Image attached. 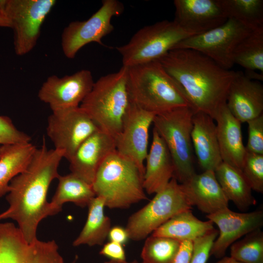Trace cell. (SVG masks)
Here are the masks:
<instances>
[{
	"label": "cell",
	"mask_w": 263,
	"mask_h": 263,
	"mask_svg": "<svg viewBox=\"0 0 263 263\" xmlns=\"http://www.w3.org/2000/svg\"><path fill=\"white\" fill-rule=\"evenodd\" d=\"M63 158L62 151L49 150L44 139L25 169L10 183L6 196L9 207L0 213V222L7 219L16 222L29 243L38 239L40 222L52 216L47 195L51 182L59 175L58 169Z\"/></svg>",
	"instance_id": "obj_1"
},
{
	"label": "cell",
	"mask_w": 263,
	"mask_h": 263,
	"mask_svg": "<svg viewBox=\"0 0 263 263\" xmlns=\"http://www.w3.org/2000/svg\"><path fill=\"white\" fill-rule=\"evenodd\" d=\"M158 61L180 85L194 112L213 118L226 103L237 72L225 69L204 55L188 49H172Z\"/></svg>",
	"instance_id": "obj_2"
},
{
	"label": "cell",
	"mask_w": 263,
	"mask_h": 263,
	"mask_svg": "<svg viewBox=\"0 0 263 263\" xmlns=\"http://www.w3.org/2000/svg\"><path fill=\"white\" fill-rule=\"evenodd\" d=\"M127 68L130 100L140 108L157 115L178 108H191L180 85L158 60Z\"/></svg>",
	"instance_id": "obj_3"
},
{
	"label": "cell",
	"mask_w": 263,
	"mask_h": 263,
	"mask_svg": "<svg viewBox=\"0 0 263 263\" xmlns=\"http://www.w3.org/2000/svg\"><path fill=\"white\" fill-rule=\"evenodd\" d=\"M128 68L100 77L79 107L99 130L115 139L120 133L131 101L128 91Z\"/></svg>",
	"instance_id": "obj_4"
},
{
	"label": "cell",
	"mask_w": 263,
	"mask_h": 263,
	"mask_svg": "<svg viewBox=\"0 0 263 263\" xmlns=\"http://www.w3.org/2000/svg\"><path fill=\"white\" fill-rule=\"evenodd\" d=\"M143 175L134 163L115 150L100 166L92 187L95 196L104 200L105 207L127 208L148 198Z\"/></svg>",
	"instance_id": "obj_5"
},
{
	"label": "cell",
	"mask_w": 263,
	"mask_h": 263,
	"mask_svg": "<svg viewBox=\"0 0 263 263\" xmlns=\"http://www.w3.org/2000/svg\"><path fill=\"white\" fill-rule=\"evenodd\" d=\"M194 113L190 107L178 108L155 115L152 123L169 150L174 165V178L180 184L196 174L191 137Z\"/></svg>",
	"instance_id": "obj_6"
},
{
	"label": "cell",
	"mask_w": 263,
	"mask_h": 263,
	"mask_svg": "<svg viewBox=\"0 0 263 263\" xmlns=\"http://www.w3.org/2000/svg\"><path fill=\"white\" fill-rule=\"evenodd\" d=\"M191 36L173 20H164L141 28L127 43L116 49L122 56L123 66L129 67L158 60Z\"/></svg>",
	"instance_id": "obj_7"
},
{
	"label": "cell",
	"mask_w": 263,
	"mask_h": 263,
	"mask_svg": "<svg viewBox=\"0 0 263 263\" xmlns=\"http://www.w3.org/2000/svg\"><path fill=\"white\" fill-rule=\"evenodd\" d=\"M192 207L180 184L172 178L149 203L129 217L125 227L129 239L137 241L146 238L171 217Z\"/></svg>",
	"instance_id": "obj_8"
},
{
	"label": "cell",
	"mask_w": 263,
	"mask_h": 263,
	"mask_svg": "<svg viewBox=\"0 0 263 263\" xmlns=\"http://www.w3.org/2000/svg\"><path fill=\"white\" fill-rule=\"evenodd\" d=\"M54 0H0V12L9 20L16 54L23 56L36 46L41 25Z\"/></svg>",
	"instance_id": "obj_9"
},
{
	"label": "cell",
	"mask_w": 263,
	"mask_h": 263,
	"mask_svg": "<svg viewBox=\"0 0 263 263\" xmlns=\"http://www.w3.org/2000/svg\"><path fill=\"white\" fill-rule=\"evenodd\" d=\"M251 31L239 22L228 19L217 27L184 39L173 49L195 50L229 70L234 65L233 57L236 47Z\"/></svg>",
	"instance_id": "obj_10"
},
{
	"label": "cell",
	"mask_w": 263,
	"mask_h": 263,
	"mask_svg": "<svg viewBox=\"0 0 263 263\" xmlns=\"http://www.w3.org/2000/svg\"><path fill=\"white\" fill-rule=\"evenodd\" d=\"M123 4L117 0H103L100 8L89 19L72 21L63 30L61 46L65 56L75 57L78 51L91 42L103 45L102 39L114 29L111 23L113 17L123 12Z\"/></svg>",
	"instance_id": "obj_11"
},
{
	"label": "cell",
	"mask_w": 263,
	"mask_h": 263,
	"mask_svg": "<svg viewBox=\"0 0 263 263\" xmlns=\"http://www.w3.org/2000/svg\"><path fill=\"white\" fill-rule=\"evenodd\" d=\"M0 263H64L54 240L29 243L11 222H0Z\"/></svg>",
	"instance_id": "obj_12"
},
{
	"label": "cell",
	"mask_w": 263,
	"mask_h": 263,
	"mask_svg": "<svg viewBox=\"0 0 263 263\" xmlns=\"http://www.w3.org/2000/svg\"><path fill=\"white\" fill-rule=\"evenodd\" d=\"M98 130L79 106L52 112L47 119V135L68 161L81 144Z\"/></svg>",
	"instance_id": "obj_13"
},
{
	"label": "cell",
	"mask_w": 263,
	"mask_h": 263,
	"mask_svg": "<svg viewBox=\"0 0 263 263\" xmlns=\"http://www.w3.org/2000/svg\"><path fill=\"white\" fill-rule=\"evenodd\" d=\"M155 115L131 102L121 130L115 139L116 151L134 163L143 175L148 152L149 129Z\"/></svg>",
	"instance_id": "obj_14"
},
{
	"label": "cell",
	"mask_w": 263,
	"mask_h": 263,
	"mask_svg": "<svg viewBox=\"0 0 263 263\" xmlns=\"http://www.w3.org/2000/svg\"><path fill=\"white\" fill-rule=\"evenodd\" d=\"M91 71L81 70L59 78L53 75L43 83L38 97L52 112L79 107L94 84Z\"/></svg>",
	"instance_id": "obj_15"
},
{
	"label": "cell",
	"mask_w": 263,
	"mask_h": 263,
	"mask_svg": "<svg viewBox=\"0 0 263 263\" xmlns=\"http://www.w3.org/2000/svg\"><path fill=\"white\" fill-rule=\"evenodd\" d=\"M207 218L217 225L219 231L210 251V255L216 258L223 257L227 249L243 236L263 225V211L247 213L233 211L228 207L209 215Z\"/></svg>",
	"instance_id": "obj_16"
},
{
	"label": "cell",
	"mask_w": 263,
	"mask_h": 263,
	"mask_svg": "<svg viewBox=\"0 0 263 263\" xmlns=\"http://www.w3.org/2000/svg\"><path fill=\"white\" fill-rule=\"evenodd\" d=\"M173 3V21L192 35L217 27L227 19L219 0H175Z\"/></svg>",
	"instance_id": "obj_17"
},
{
	"label": "cell",
	"mask_w": 263,
	"mask_h": 263,
	"mask_svg": "<svg viewBox=\"0 0 263 263\" xmlns=\"http://www.w3.org/2000/svg\"><path fill=\"white\" fill-rule=\"evenodd\" d=\"M115 150V138L98 130L81 144L68 161L71 172L92 185L101 165Z\"/></svg>",
	"instance_id": "obj_18"
},
{
	"label": "cell",
	"mask_w": 263,
	"mask_h": 263,
	"mask_svg": "<svg viewBox=\"0 0 263 263\" xmlns=\"http://www.w3.org/2000/svg\"><path fill=\"white\" fill-rule=\"evenodd\" d=\"M226 104L242 123L261 115L263 112V85L237 72L229 88Z\"/></svg>",
	"instance_id": "obj_19"
},
{
	"label": "cell",
	"mask_w": 263,
	"mask_h": 263,
	"mask_svg": "<svg viewBox=\"0 0 263 263\" xmlns=\"http://www.w3.org/2000/svg\"><path fill=\"white\" fill-rule=\"evenodd\" d=\"M180 185L191 206H195L207 215L228 207L229 201L213 170H204L201 174L196 173Z\"/></svg>",
	"instance_id": "obj_20"
},
{
	"label": "cell",
	"mask_w": 263,
	"mask_h": 263,
	"mask_svg": "<svg viewBox=\"0 0 263 263\" xmlns=\"http://www.w3.org/2000/svg\"><path fill=\"white\" fill-rule=\"evenodd\" d=\"M213 118L222 161L241 170L246 152L242 123L231 114L226 103L220 107Z\"/></svg>",
	"instance_id": "obj_21"
},
{
	"label": "cell",
	"mask_w": 263,
	"mask_h": 263,
	"mask_svg": "<svg viewBox=\"0 0 263 263\" xmlns=\"http://www.w3.org/2000/svg\"><path fill=\"white\" fill-rule=\"evenodd\" d=\"M191 137L192 147L200 167L204 170L215 171L223 161L213 118L205 113L194 112Z\"/></svg>",
	"instance_id": "obj_22"
},
{
	"label": "cell",
	"mask_w": 263,
	"mask_h": 263,
	"mask_svg": "<svg viewBox=\"0 0 263 263\" xmlns=\"http://www.w3.org/2000/svg\"><path fill=\"white\" fill-rule=\"evenodd\" d=\"M145 161L143 187L148 194H155L174 177V165L165 142L154 128L151 145Z\"/></svg>",
	"instance_id": "obj_23"
},
{
	"label": "cell",
	"mask_w": 263,
	"mask_h": 263,
	"mask_svg": "<svg viewBox=\"0 0 263 263\" xmlns=\"http://www.w3.org/2000/svg\"><path fill=\"white\" fill-rule=\"evenodd\" d=\"M57 187L49 202L52 216L60 212L63 205L71 202L84 207L95 197L92 185L73 173L59 175Z\"/></svg>",
	"instance_id": "obj_24"
},
{
	"label": "cell",
	"mask_w": 263,
	"mask_h": 263,
	"mask_svg": "<svg viewBox=\"0 0 263 263\" xmlns=\"http://www.w3.org/2000/svg\"><path fill=\"white\" fill-rule=\"evenodd\" d=\"M213 228V223L211 221H201L193 214L191 209H188L171 217L151 235L166 237L180 242L193 241Z\"/></svg>",
	"instance_id": "obj_25"
},
{
	"label": "cell",
	"mask_w": 263,
	"mask_h": 263,
	"mask_svg": "<svg viewBox=\"0 0 263 263\" xmlns=\"http://www.w3.org/2000/svg\"><path fill=\"white\" fill-rule=\"evenodd\" d=\"M36 149L30 142L0 147V198L7 194L11 181L25 169Z\"/></svg>",
	"instance_id": "obj_26"
},
{
	"label": "cell",
	"mask_w": 263,
	"mask_h": 263,
	"mask_svg": "<svg viewBox=\"0 0 263 263\" xmlns=\"http://www.w3.org/2000/svg\"><path fill=\"white\" fill-rule=\"evenodd\" d=\"M214 171L227 199L238 208L246 209L256 204L252 189L240 169L222 162Z\"/></svg>",
	"instance_id": "obj_27"
},
{
	"label": "cell",
	"mask_w": 263,
	"mask_h": 263,
	"mask_svg": "<svg viewBox=\"0 0 263 263\" xmlns=\"http://www.w3.org/2000/svg\"><path fill=\"white\" fill-rule=\"evenodd\" d=\"M87 207V220L79 234L73 241L74 246L103 245L111 228V220L105 214V206L101 198L94 197Z\"/></svg>",
	"instance_id": "obj_28"
},
{
	"label": "cell",
	"mask_w": 263,
	"mask_h": 263,
	"mask_svg": "<svg viewBox=\"0 0 263 263\" xmlns=\"http://www.w3.org/2000/svg\"><path fill=\"white\" fill-rule=\"evenodd\" d=\"M233 60L246 71L263 74V27L251 31L238 44Z\"/></svg>",
	"instance_id": "obj_29"
},
{
	"label": "cell",
	"mask_w": 263,
	"mask_h": 263,
	"mask_svg": "<svg viewBox=\"0 0 263 263\" xmlns=\"http://www.w3.org/2000/svg\"><path fill=\"white\" fill-rule=\"evenodd\" d=\"M227 19H234L251 30L263 27V0H219Z\"/></svg>",
	"instance_id": "obj_30"
},
{
	"label": "cell",
	"mask_w": 263,
	"mask_h": 263,
	"mask_svg": "<svg viewBox=\"0 0 263 263\" xmlns=\"http://www.w3.org/2000/svg\"><path fill=\"white\" fill-rule=\"evenodd\" d=\"M180 242L163 236L147 237L141 253L142 263H173Z\"/></svg>",
	"instance_id": "obj_31"
},
{
	"label": "cell",
	"mask_w": 263,
	"mask_h": 263,
	"mask_svg": "<svg viewBox=\"0 0 263 263\" xmlns=\"http://www.w3.org/2000/svg\"><path fill=\"white\" fill-rule=\"evenodd\" d=\"M230 256L243 263H263V232L257 229L230 245Z\"/></svg>",
	"instance_id": "obj_32"
},
{
	"label": "cell",
	"mask_w": 263,
	"mask_h": 263,
	"mask_svg": "<svg viewBox=\"0 0 263 263\" xmlns=\"http://www.w3.org/2000/svg\"><path fill=\"white\" fill-rule=\"evenodd\" d=\"M241 171L252 190L263 192V154L246 151Z\"/></svg>",
	"instance_id": "obj_33"
},
{
	"label": "cell",
	"mask_w": 263,
	"mask_h": 263,
	"mask_svg": "<svg viewBox=\"0 0 263 263\" xmlns=\"http://www.w3.org/2000/svg\"><path fill=\"white\" fill-rule=\"evenodd\" d=\"M31 140V137L19 130L9 117L0 115V144L26 143Z\"/></svg>",
	"instance_id": "obj_34"
},
{
	"label": "cell",
	"mask_w": 263,
	"mask_h": 263,
	"mask_svg": "<svg viewBox=\"0 0 263 263\" xmlns=\"http://www.w3.org/2000/svg\"><path fill=\"white\" fill-rule=\"evenodd\" d=\"M248 139L246 151L263 154V114L247 122Z\"/></svg>",
	"instance_id": "obj_35"
},
{
	"label": "cell",
	"mask_w": 263,
	"mask_h": 263,
	"mask_svg": "<svg viewBox=\"0 0 263 263\" xmlns=\"http://www.w3.org/2000/svg\"><path fill=\"white\" fill-rule=\"evenodd\" d=\"M215 228L193 241V251L190 263H206L213 244L218 235Z\"/></svg>",
	"instance_id": "obj_36"
},
{
	"label": "cell",
	"mask_w": 263,
	"mask_h": 263,
	"mask_svg": "<svg viewBox=\"0 0 263 263\" xmlns=\"http://www.w3.org/2000/svg\"><path fill=\"white\" fill-rule=\"evenodd\" d=\"M99 253L111 260H126L125 251L123 245L112 241L105 244Z\"/></svg>",
	"instance_id": "obj_37"
},
{
	"label": "cell",
	"mask_w": 263,
	"mask_h": 263,
	"mask_svg": "<svg viewBox=\"0 0 263 263\" xmlns=\"http://www.w3.org/2000/svg\"><path fill=\"white\" fill-rule=\"evenodd\" d=\"M193 251V241L186 240L181 242L173 263H190Z\"/></svg>",
	"instance_id": "obj_38"
},
{
	"label": "cell",
	"mask_w": 263,
	"mask_h": 263,
	"mask_svg": "<svg viewBox=\"0 0 263 263\" xmlns=\"http://www.w3.org/2000/svg\"><path fill=\"white\" fill-rule=\"evenodd\" d=\"M108 237L110 241L118 243L122 245L125 244L129 239L126 228L120 226H114L111 227Z\"/></svg>",
	"instance_id": "obj_39"
},
{
	"label": "cell",
	"mask_w": 263,
	"mask_h": 263,
	"mask_svg": "<svg viewBox=\"0 0 263 263\" xmlns=\"http://www.w3.org/2000/svg\"><path fill=\"white\" fill-rule=\"evenodd\" d=\"M0 27H10L11 23L8 19L0 12Z\"/></svg>",
	"instance_id": "obj_40"
},
{
	"label": "cell",
	"mask_w": 263,
	"mask_h": 263,
	"mask_svg": "<svg viewBox=\"0 0 263 263\" xmlns=\"http://www.w3.org/2000/svg\"><path fill=\"white\" fill-rule=\"evenodd\" d=\"M215 263H241L234 259L231 256L230 257L224 256L223 257L221 258V259L219 261H218V262Z\"/></svg>",
	"instance_id": "obj_41"
},
{
	"label": "cell",
	"mask_w": 263,
	"mask_h": 263,
	"mask_svg": "<svg viewBox=\"0 0 263 263\" xmlns=\"http://www.w3.org/2000/svg\"><path fill=\"white\" fill-rule=\"evenodd\" d=\"M104 263H139L136 261H134L132 262H128L125 260H110L109 261L104 262Z\"/></svg>",
	"instance_id": "obj_42"
},
{
	"label": "cell",
	"mask_w": 263,
	"mask_h": 263,
	"mask_svg": "<svg viewBox=\"0 0 263 263\" xmlns=\"http://www.w3.org/2000/svg\"><path fill=\"white\" fill-rule=\"evenodd\" d=\"M78 257L76 256L74 260L71 263H76L77 261Z\"/></svg>",
	"instance_id": "obj_43"
}]
</instances>
